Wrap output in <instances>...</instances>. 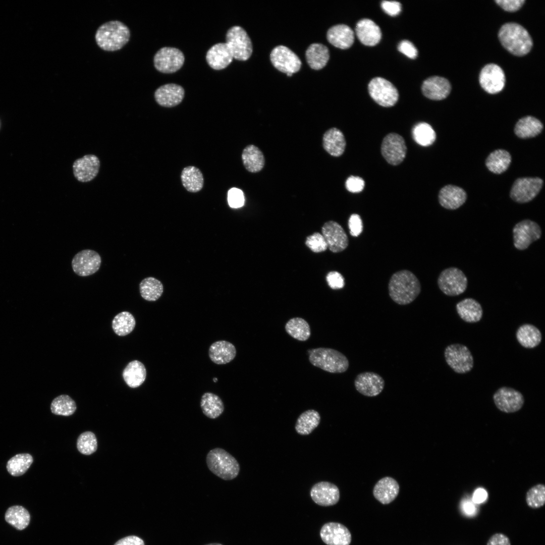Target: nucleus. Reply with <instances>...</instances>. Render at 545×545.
I'll use <instances>...</instances> for the list:
<instances>
[{
    "instance_id": "nucleus-12",
    "label": "nucleus",
    "mask_w": 545,
    "mask_h": 545,
    "mask_svg": "<svg viewBox=\"0 0 545 545\" xmlns=\"http://www.w3.org/2000/svg\"><path fill=\"white\" fill-rule=\"evenodd\" d=\"M185 61L184 55L179 49L164 47L159 49L153 58L154 66L158 71L172 73L179 70Z\"/></svg>"
},
{
    "instance_id": "nucleus-16",
    "label": "nucleus",
    "mask_w": 545,
    "mask_h": 545,
    "mask_svg": "<svg viewBox=\"0 0 545 545\" xmlns=\"http://www.w3.org/2000/svg\"><path fill=\"white\" fill-rule=\"evenodd\" d=\"M101 262L99 254L96 251L85 249L78 252L73 257L72 267L78 276L86 277L97 272Z\"/></svg>"
},
{
    "instance_id": "nucleus-35",
    "label": "nucleus",
    "mask_w": 545,
    "mask_h": 545,
    "mask_svg": "<svg viewBox=\"0 0 545 545\" xmlns=\"http://www.w3.org/2000/svg\"><path fill=\"white\" fill-rule=\"evenodd\" d=\"M305 56L310 67L316 70L322 69L330 58L328 47L320 43L310 45L306 51Z\"/></svg>"
},
{
    "instance_id": "nucleus-25",
    "label": "nucleus",
    "mask_w": 545,
    "mask_h": 545,
    "mask_svg": "<svg viewBox=\"0 0 545 545\" xmlns=\"http://www.w3.org/2000/svg\"><path fill=\"white\" fill-rule=\"evenodd\" d=\"M233 56L226 43H219L213 45L207 51L206 60L209 66L216 70H222L232 62Z\"/></svg>"
},
{
    "instance_id": "nucleus-59",
    "label": "nucleus",
    "mask_w": 545,
    "mask_h": 545,
    "mask_svg": "<svg viewBox=\"0 0 545 545\" xmlns=\"http://www.w3.org/2000/svg\"><path fill=\"white\" fill-rule=\"evenodd\" d=\"M486 545H511L509 537L502 533L493 535L487 541Z\"/></svg>"
},
{
    "instance_id": "nucleus-30",
    "label": "nucleus",
    "mask_w": 545,
    "mask_h": 545,
    "mask_svg": "<svg viewBox=\"0 0 545 545\" xmlns=\"http://www.w3.org/2000/svg\"><path fill=\"white\" fill-rule=\"evenodd\" d=\"M210 360L217 364H225L230 362L236 356V349L231 343L218 341L212 343L209 348Z\"/></svg>"
},
{
    "instance_id": "nucleus-39",
    "label": "nucleus",
    "mask_w": 545,
    "mask_h": 545,
    "mask_svg": "<svg viewBox=\"0 0 545 545\" xmlns=\"http://www.w3.org/2000/svg\"><path fill=\"white\" fill-rule=\"evenodd\" d=\"M200 407L203 413L210 419H215L219 417L225 409L221 398L210 392L205 393L202 396Z\"/></svg>"
},
{
    "instance_id": "nucleus-60",
    "label": "nucleus",
    "mask_w": 545,
    "mask_h": 545,
    "mask_svg": "<svg viewBox=\"0 0 545 545\" xmlns=\"http://www.w3.org/2000/svg\"><path fill=\"white\" fill-rule=\"evenodd\" d=\"M461 510L467 516H473L476 514L477 508L473 502L469 500H465L461 504Z\"/></svg>"
},
{
    "instance_id": "nucleus-29",
    "label": "nucleus",
    "mask_w": 545,
    "mask_h": 545,
    "mask_svg": "<svg viewBox=\"0 0 545 545\" xmlns=\"http://www.w3.org/2000/svg\"><path fill=\"white\" fill-rule=\"evenodd\" d=\"M326 38L328 41L334 46L343 49H347L354 42V33L348 26L338 24L328 30Z\"/></svg>"
},
{
    "instance_id": "nucleus-8",
    "label": "nucleus",
    "mask_w": 545,
    "mask_h": 545,
    "mask_svg": "<svg viewBox=\"0 0 545 545\" xmlns=\"http://www.w3.org/2000/svg\"><path fill=\"white\" fill-rule=\"evenodd\" d=\"M226 40L234 59L246 61L250 57L252 53V42L243 28L239 26L230 28L226 33Z\"/></svg>"
},
{
    "instance_id": "nucleus-10",
    "label": "nucleus",
    "mask_w": 545,
    "mask_h": 545,
    "mask_svg": "<svg viewBox=\"0 0 545 545\" xmlns=\"http://www.w3.org/2000/svg\"><path fill=\"white\" fill-rule=\"evenodd\" d=\"M368 89L371 98L381 106L390 107L398 101L399 94L397 88L384 78L372 79L368 84Z\"/></svg>"
},
{
    "instance_id": "nucleus-45",
    "label": "nucleus",
    "mask_w": 545,
    "mask_h": 545,
    "mask_svg": "<svg viewBox=\"0 0 545 545\" xmlns=\"http://www.w3.org/2000/svg\"><path fill=\"white\" fill-rule=\"evenodd\" d=\"M139 290L143 299L148 301H155L161 296L163 286L159 280L153 277H148L140 282Z\"/></svg>"
},
{
    "instance_id": "nucleus-28",
    "label": "nucleus",
    "mask_w": 545,
    "mask_h": 545,
    "mask_svg": "<svg viewBox=\"0 0 545 545\" xmlns=\"http://www.w3.org/2000/svg\"><path fill=\"white\" fill-rule=\"evenodd\" d=\"M398 482L393 478L386 476L379 479L375 484L373 494L374 498L383 504L393 502L399 493Z\"/></svg>"
},
{
    "instance_id": "nucleus-4",
    "label": "nucleus",
    "mask_w": 545,
    "mask_h": 545,
    "mask_svg": "<svg viewBox=\"0 0 545 545\" xmlns=\"http://www.w3.org/2000/svg\"><path fill=\"white\" fill-rule=\"evenodd\" d=\"M311 364L325 371L341 373L347 370L349 362L340 351L329 348L319 347L307 351Z\"/></svg>"
},
{
    "instance_id": "nucleus-2",
    "label": "nucleus",
    "mask_w": 545,
    "mask_h": 545,
    "mask_svg": "<svg viewBox=\"0 0 545 545\" xmlns=\"http://www.w3.org/2000/svg\"><path fill=\"white\" fill-rule=\"evenodd\" d=\"M130 32L123 22L118 21L107 22L97 29L95 39L102 50L114 51L121 49L129 41Z\"/></svg>"
},
{
    "instance_id": "nucleus-61",
    "label": "nucleus",
    "mask_w": 545,
    "mask_h": 545,
    "mask_svg": "<svg viewBox=\"0 0 545 545\" xmlns=\"http://www.w3.org/2000/svg\"><path fill=\"white\" fill-rule=\"evenodd\" d=\"M115 545H144L143 540L136 536H129L118 541Z\"/></svg>"
},
{
    "instance_id": "nucleus-51",
    "label": "nucleus",
    "mask_w": 545,
    "mask_h": 545,
    "mask_svg": "<svg viewBox=\"0 0 545 545\" xmlns=\"http://www.w3.org/2000/svg\"><path fill=\"white\" fill-rule=\"evenodd\" d=\"M305 243L311 250L316 253L324 251L328 248L325 240L319 233H314L307 237Z\"/></svg>"
},
{
    "instance_id": "nucleus-19",
    "label": "nucleus",
    "mask_w": 545,
    "mask_h": 545,
    "mask_svg": "<svg viewBox=\"0 0 545 545\" xmlns=\"http://www.w3.org/2000/svg\"><path fill=\"white\" fill-rule=\"evenodd\" d=\"M356 390L361 394L367 397H375L379 395L384 389L385 382L378 373L365 371L359 373L354 381Z\"/></svg>"
},
{
    "instance_id": "nucleus-34",
    "label": "nucleus",
    "mask_w": 545,
    "mask_h": 545,
    "mask_svg": "<svg viewBox=\"0 0 545 545\" xmlns=\"http://www.w3.org/2000/svg\"><path fill=\"white\" fill-rule=\"evenodd\" d=\"M519 343L526 348H534L541 342L542 335L540 330L531 324L525 323L520 326L516 333Z\"/></svg>"
},
{
    "instance_id": "nucleus-15",
    "label": "nucleus",
    "mask_w": 545,
    "mask_h": 545,
    "mask_svg": "<svg viewBox=\"0 0 545 545\" xmlns=\"http://www.w3.org/2000/svg\"><path fill=\"white\" fill-rule=\"evenodd\" d=\"M407 151L403 138L400 135L392 133L384 138L381 152L387 161L392 165L400 164L404 159Z\"/></svg>"
},
{
    "instance_id": "nucleus-54",
    "label": "nucleus",
    "mask_w": 545,
    "mask_h": 545,
    "mask_svg": "<svg viewBox=\"0 0 545 545\" xmlns=\"http://www.w3.org/2000/svg\"><path fill=\"white\" fill-rule=\"evenodd\" d=\"M326 281L329 286L334 290L341 289L344 286V279L338 271H333L328 273Z\"/></svg>"
},
{
    "instance_id": "nucleus-5",
    "label": "nucleus",
    "mask_w": 545,
    "mask_h": 545,
    "mask_svg": "<svg viewBox=\"0 0 545 545\" xmlns=\"http://www.w3.org/2000/svg\"><path fill=\"white\" fill-rule=\"evenodd\" d=\"M206 463L212 473L225 480L235 478L240 470L236 459L221 448H215L209 451L206 456Z\"/></svg>"
},
{
    "instance_id": "nucleus-53",
    "label": "nucleus",
    "mask_w": 545,
    "mask_h": 545,
    "mask_svg": "<svg viewBox=\"0 0 545 545\" xmlns=\"http://www.w3.org/2000/svg\"><path fill=\"white\" fill-rule=\"evenodd\" d=\"M348 226L350 234L354 237H357L362 232L363 224L360 216L357 214H353L349 217Z\"/></svg>"
},
{
    "instance_id": "nucleus-63",
    "label": "nucleus",
    "mask_w": 545,
    "mask_h": 545,
    "mask_svg": "<svg viewBox=\"0 0 545 545\" xmlns=\"http://www.w3.org/2000/svg\"><path fill=\"white\" fill-rule=\"evenodd\" d=\"M205 545H223V544H222L221 543H210L206 544H205Z\"/></svg>"
},
{
    "instance_id": "nucleus-27",
    "label": "nucleus",
    "mask_w": 545,
    "mask_h": 545,
    "mask_svg": "<svg viewBox=\"0 0 545 545\" xmlns=\"http://www.w3.org/2000/svg\"><path fill=\"white\" fill-rule=\"evenodd\" d=\"M356 34L364 45L372 46L380 40L382 32L379 27L372 20L363 19L359 20L355 27Z\"/></svg>"
},
{
    "instance_id": "nucleus-52",
    "label": "nucleus",
    "mask_w": 545,
    "mask_h": 545,
    "mask_svg": "<svg viewBox=\"0 0 545 545\" xmlns=\"http://www.w3.org/2000/svg\"><path fill=\"white\" fill-rule=\"evenodd\" d=\"M228 201L232 208H239L244 203V194L242 190L236 188L230 189L228 193Z\"/></svg>"
},
{
    "instance_id": "nucleus-7",
    "label": "nucleus",
    "mask_w": 545,
    "mask_h": 545,
    "mask_svg": "<svg viewBox=\"0 0 545 545\" xmlns=\"http://www.w3.org/2000/svg\"><path fill=\"white\" fill-rule=\"evenodd\" d=\"M444 357L447 364L456 373H466L473 367V356L464 345L456 343L448 346L444 351Z\"/></svg>"
},
{
    "instance_id": "nucleus-18",
    "label": "nucleus",
    "mask_w": 545,
    "mask_h": 545,
    "mask_svg": "<svg viewBox=\"0 0 545 545\" xmlns=\"http://www.w3.org/2000/svg\"><path fill=\"white\" fill-rule=\"evenodd\" d=\"M100 167V160L97 156L93 154H86L74 161L73 175L78 181L88 182L97 176Z\"/></svg>"
},
{
    "instance_id": "nucleus-31",
    "label": "nucleus",
    "mask_w": 545,
    "mask_h": 545,
    "mask_svg": "<svg viewBox=\"0 0 545 545\" xmlns=\"http://www.w3.org/2000/svg\"><path fill=\"white\" fill-rule=\"evenodd\" d=\"M457 312L464 321L474 323L480 321L483 315V309L480 304L471 298H465L456 305Z\"/></svg>"
},
{
    "instance_id": "nucleus-64",
    "label": "nucleus",
    "mask_w": 545,
    "mask_h": 545,
    "mask_svg": "<svg viewBox=\"0 0 545 545\" xmlns=\"http://www.w3.org/2000/svg\"><path fill=\"white\" fill-rule=\"evenodd\" d=\"M217 379L216 378H213V381H214V382H217Z\"/></svg>"
},
{
    "instance_id": "nucleus-41",
    "label": "nucleus",
    "mask_w": 545,
    "mask_h": 545,
    "mask_svg": "<svg viewBox=\"0 0 545 545\" xmlns=\"http://www.w3.org/2000/svg\"><path fill=\"white\" fill-rule=\"evenodd\" d=\"M320 421V416L317 411L308 410L298 417L295 428L296 432L300 435H308L318 426Z\"/></svg>"
},
{
    "instance_id": "nucleus-57",
    "label": "nucleus",
    "mask_w": 545,
    "mask_h": 545,
    "mask_svg": "<svg viewBox=\"0 0 545 545\" xmlns=\"http://www.w3.org/2000/svg\"><path fill=\"white\" fill-rule=\"evenodd\" d=\"M496 3L506 11L518 10L525 3L524 0H496Z\"/></svg>"
},
{
    "instance_id": "nucleus-38",
    "label": "nucleus",
    "mask_w": 545,
    "mask_h": 545,
    "mask_svg": "<svg viewBox=\"0 0 545 545\" xmlns=\"http://www.w3.org/2000/svg\"><path fill=\"white\" fill-rule=\"evenodd\" d=\"M181 179L184 188L190 192H199L203 188V174L198 168L194 166L184 168L181 172Z\"/></svg>"
},
{
    "instance_id": "nucleus-20",
    "label": "nucleus",
    "mask_w": 545,
    "mask_h": 545,
    "mask_svg": "<svg viewBox=\"0 0 545 545\" xmlns=\"http://www.w3.org/2000/svg\"><path fill=\"white\" fill-rule=\"evenodd\" d=\"M321 230L328 248L332 252H342L348 246L349 240L346 233L337 222L333 221L326 222Z\"/></svg>"
},
{
    "instance_id": "nucleus-36",
    "label": "nucleus",
    "mask_w": 545,
    "mask_h": 545,
    "mask_svg": "<svg viewBox=\"0 0 545 545\" xmlns=\"http://www.w3.org/2000/svg\"><path fill=\"white\" fill-rule=\"evenodd\" d=\"M122 374L127 385L130 388H135L141 386L145 381L146 370L144 364L136 360L128 364Z\"/></svg>"
},
{
    "instance_id": "nucleus-26",
    "label": "nucleus",
    "mask_w": 545,
    "mask_h": 545,
    "mask_svg": "<svg viewBox=\"0 0 545 545\" xmlns=\"http://www.w3.org/2000/svg\"><path fill=\"white\" fill-rule=\"evenodd\" d=\"M439 201L445 208L455 210L462 206L467 199V194L462 188L455 185L443 187L439 194Z\"/></svg>"
},
{
    "instance_id": "nucleus-33",
    "label": "nucleus",
    "mask_w": 545,
    "mask_h": 545,
    "mask_svg": "<svg viewBox=\"0 0 545 545\" xmlns=\"http://www.w3.org/2000/svg\"><path fill=\"white\" fill-rule=\"evenodd\" d=\"M543 128V124L538 119L528 116L517 121L514 127V133L520 138H529L538 135Z\"/></svg>"
},
{
    "instance_id": "nucleus-44",
    "label": "nucleus",
    "mask_w": 545,
    "mask_h": 545,
    "mask_svg": "<svg viewBox=\"0 0 545 545\" xmlns=\"http://www.w3.org/2000/svg\"><path fill=\"white\" fill-rule=\"evenodd\" d=\"M285 328L290 336L300 341L307 340L311 335L309 324L301 317H294L289 319L286 323Z\"/></svg>"
},
{
    "instance_id": "nucleus-43",
    "label": "nucleus",
    "mask_w": 545,
    "mask_h": 545,
    "mask_svg": "<svg viewBox=\"0 0 545 545\" xmlns=\"http://www.w3.org/2000/svg\"><path fill=\"white\" fill-rule=\"evenodd\" d=\"M6 521L18 530H23L29 524L30 516L28 511L19 505L9 508L5 514Z\"/></svg>"
},
{
    "instance_id": "nucleus-40",
    "label": "nucleus",
    "mask_w": 545,
    "mask_h": 545,
    "mask_svg": "<svg viewBox=\"0 0 545 545\" xmlns=\"http://www.w3.org/2000/svg\"><path fill=\"white\" fill-rule=\"evenodd\" d=\"M511 162V156L506 150L499 149L491 152L485 160V165L493 173L500 174L506 171Z\"/></svg>"
},
{
    "instance_id": "nucleus-55",
    "label": "nucleus",
    "mask_w": 545,
    "mask_h": 545,
    "mask_svg": "<svg viewBox=\"0 0 545 545\" xmlns=\"http://www.w3.org/2000/svg\"><path fill=\"white\" fill-rule=\"evenodd\" d=\"M346 187L351 192L358 193L363 189L364 181L359 177L351 176L346 180Z\"/></svg>"
},
{
    "instance_id": "nucleus-58",
    "label": "nucleus",
    "mask_w": 545,
    "mask_h": 545,
    "mask_svg": "<svg viewBox=\"0 0 545 545\" xmlns=\"http://www.w3.org/2000/svg\"><path fill=\"white\" fill-rule=\"evenodd\" d=\"M381 7L385 13L391 16L398 15L401 11V4L395 1H384L382 2Z\"/></svg>"
},
{
    "instance_id": "nucleus-42",
    "label": "nucleus",
    "mask_w": 545,
    "mask_h": 545,
    "mask_svg": "<svg viewBox=\"0 0 545 545\" xmlns=\"http://www.w3.org/2000/svg\"><path fill=\"white\" fill-rule=\"evenodd\" d=\"M33 462L32 456L29 453H20L11 458L7 462L6 469L13 476L23 475Z\"/></svg>"
},
{
    "instance_id": "nucleus-22",
    "label": "nucleus",
    "mask_w": 545,
    "mask_h": 545,
    "mask_svg": "<svg viewBox=\"0 0 545 545\" xmlns=\"http://www.w3.org/2000/svg\"><path fill=\"white\" fill-rule=\"evenodd\" d=\"M310 495L315 503L323 507L333 506L340 499L339 488L329 481H320L314 484L311 488Z\"/></svg>"
},
{
    "instance_id": "nucleus-62",
    "label": "nucleus",
    "mask_w": 545,
    "mask_h": 545,
    "mask_svg": "<svg viewBox=\"0 0 545 545\" xmlns=\"http://www.w3.org/2000/svg\"><path fill=\"white\" fill-rule=\"evenodd\" d=\"M487 498V492L482 488H478L473 493L472 501L474 503L478 504L484 502Z\"/></svg>"
},
{
    "instance_id": "nucleus-11",
    "label": "nucleus",
    "mask_w": 545,
    "mask_h": 545,
    "mask_svg": "<svg viewBox=\"0 0 545 545\" xmlns=\"http://www.w3.org/2000/svg\"><path fill=\"white\" fill-rule=\"evenodd\" d=\"M543 180L538 177H523L516 179L512 185L510 196L519 203L533 200L540 192Z\"/></svg>"
},
{
    "instance_id": "nucleus-56",
    "label": "nucleus",
    "mask_w": 545,
    "mask_h": 545,
    "mask_svg": "<svg viewBox=\"0 0 545 545\" xmlns=\"http://www.w3.org/2000/svg\"><path fill=\"white\" fill-rule=\"evenodd\" d=\"M398 49L400 52L411 59H415L417 56L416 47L409 40L401 41L398 45Z\"/></svg>"
},
{
    "instance_id": "nucleus-24",
    "label": "nucleus",
    "mask_w": 545,
    "mask_h": 545,
    "mask_svg": "<svg viewBox=\"0 0 545 545\" xmlns=\"http://www.w3.org/2000/svg\"><path fill=\"white\" fill-rule=\"evenodd\" d=\"M422 91L427 98L432 100H442L446 98L451 91L449 81L440 76L430 77L424 81Z\"/></svg>"
},
{
    "instance_id": "nucleus-9",
    "label": "nucleus",
    "mask_w": 545,
    "mask_h": 545,
    "mask_svg": "<svg viewBox=\"0 0 545 545\" xmlns=\"http://www.w3.org/2000/svg\"><path fill=\"white\" fill-rule=\"evenodd\" d=\"M512 232L514 246L519 250L528 248L533 242L540 238L542 233L539 225L529 219L517 223Z\"/></svg>"
},
{
    "instance_id": "nucleus-50",
    "label": "nucleus",
    "mask_w": 545,
    "mask_h": 545,
    "mask_svg": "<svg viewBox=\"0 0 545 545\" xmlns=\"http://www.w3.org/2000/svg\"><path fill=\"white\" fill-rule=\"evenodd\" d=\"M526 502L527 505L533 509L542 507L545 503L544 484L538 483L530 488L526 493Z\"/></svg>"
},
{
    "instance_id": "nucleus-47",
    "label": "nucleus",
    "mask_w": 545,
    "mask_h": 545,
    "mask_svg": "<svg viewBox=\"0 0 545 545\" xmlns=\"http://www.w3.org/2000/svg\"><path fill=\"white\" fill-rule=\"evenodd\" d=\"M76 409L75 402L67 395L57 397L50 405L51 412L57 415L70 416L74 413Z\"/></svg>"
},
{
    "instance_id": "nucleus-14",
    "label": "nucleus",
    "mask_w": 545,
    "mask_h": 545,
    "mask_svg": "<svg viewBox=\"0 0 545 545\" xmlns=\"http://www.w3.org/2000/svg\"><path fill=\"white\" fill-rule=\"evenodd\" d=\"M493 400L497 408L506 413L519 411L524 403V397L520 392L507 387L498 389L493 395Z\"/></svg>"
},
{
    "instance_id": "nucleus-23",
    "label": "nucleus",
    "mask_w": 545,
    "mask_h": 545,
    "mask_svg": "<svg viewBox=\"0 0 545 545\" xmlns=\"http://www.w3.org/2000/svg\"><path fill=\"white\" fill-rule=\"evenodd\" d=\"M183 88L176 84H167L160 86L154 93V98L160 105L172 107L180 104L184 97Z\"/></svg>"
},
{
    "instance_id": "nucleus-3",
    "label": "nucleus",
    "mask_w": 545,
    "mask_h": 545,
    "mask_svg": "<svg viewBox=\"0 0 545 545\" xmlns=\"http://www.w3.org/2000/svg\"><path fill=\"white\" fill-rule=\"evenodd\" d=\"M498 37L502 45L515 56L526 54L531 50L533 44L528 31L516 23L504 24L500 29Z\"/></svg>"
},
{
    "instance_id": "nucleus-37",
    "label": "nucleus",
    "mask_w": 545,
    "mask_h": 545,
    "mask_svg": "<svg viewBox=\"0 0 545 545\" xmlns=\"http://www.w3.org/2000/svg\"><path fill=\"white\" fill-rule=\"evenodd\" d=\"M242 159L245 169L251 173L261 171L265 162L262 152L254 145H249L245 147L242 151Z\"/></svg>"
},
{
    "instance_id": "nucleus-17",
    "label": "nucleus",
    "mask_w": 545,
    "mask_h": 545,
    "mask_svg": "<svg viewBox=\"0 0 545 545\" xmlns=\"http://www.w3.org/2000/svg\"><path fill=\"white\" fill-rule=\"evenodd\" d=\"M479 81L481 87L486 92L490 94H495L504 88L505 75L500 66L495 64H489L481 69Z\"/></svg>"
},
{
    "instance_id": "nucleus-48",
    "label": "nucleus",
    "mask_w": 545,
    "mask_h": 545,
    "mask_svg": "<svg viewBox=\"0 0 545 545\" xmlns=\"http://www.w3.org/2000/svg\"><path fill=\"white\" fill-rule=\"evenodd\" d=\"M414 140L419 145L427 146L431 145L436 139V134L431 126L426 123L416 125L412 130Z\"/></svg>"
},
{
    "instance_id": "nucleus-32",
    "label": "nucleus",
    "mask_w": 545,
    "mask_h": 545,
    "mask_svg": "<svg viewBox=\"0 0 545 545\" xmlns=\"http://www.w3.org/2000/svg\"><path fill=\"white\" fill-rule=\"evenodd\" d=\"M323 146L331 155L336 157L341 155L346 147V140L343 133L336 128L328 130L323 136Z\"/></svg>"
},
{
    "instance_id": "nucleus-6",
    "label": "nucleus",
    "mask_w": 545,
    "mask_h": 545,
    "mask_svg": "<svg viewBox=\"0 0 545 545\" xmlns=\"http://www.w3.org/2000/svg\"><path fill=\"white\" fill-rule=\"evenodd\" d=\"M438 285L441 291L449 296H455L463 293L468 286L467 278L464 273L456 267L444 269L438 279Z\"/></svg>"
},
{
    "instance_id": "nucleus-46",
    "label": "nucleus",
    "mask_w": 545,
    "mask_h": 545,
    "mask_svg": "<svg viewBox=\"0 0 545 545\" xmlns=\"http://www.w3.org/2000/svg\"><path fill=\"white\" fill-rule=\"evenodd\" d=\"M135 324V319L133 315L129 312L123 311L114 318L112 328L117 335L124 336L133 331Z\"/></svg>"
},
{
    "instance_id": "nucleus-21",
    "label": "nucleus",
    "mask_w": 545,
    "mask_h": 545,
    "mask_svg": "<svg viewBox=\"0 0 545 545\" xmlns=\"http://www.w3.org/2000/svg\"><path fill=\"white\" fill-rule=\"evenodd\" d=\"M319 534L322 541L326 545H349L351 534L344 525L334 522L324 524Z\"/></svg>"
},
{
    "instance_id": "nucleus-1",
    "label": "nucleus",
    "mask_w": 545,
    "mask_h": 545,
    "mask_svg": "<svg viewBox=\"0 0 545 545\" xmlns=\"http://www.w3.org/2000/svg\"><path fill=\"white\" fill-rule=\"evenodd\" d=\"M389 294L392 300L400 305L413 302L421 292L420 283L411 271L403 269L391 276L388 284Z\"/></svg>"
},
{
    "instance_id": "nucleus-13",
    "label": "nucleus",
    "mask_w": 545,
    "mask_h": 545,
    "mask_svg": "<svg viewBox=\"0 0 545 545\" xmlns=\"http://www.w3.org/2000/svg\"><path fill=\"white\" fill-rule=\"evenodd\" d=\"M270 61L279 71L291 76L298 72L301 66L298 57L291 49L284 45L275 47L270 54Z\"/></svg>"
},
{
    "instance_id": "nucleus-49",
    "label": "nucleus",
    "mask_w": 545,
    "mask_h": 545,
    "mask_svg": "<svg viewBox=\"0 0 545 545\" xmlns=\"http://www.w3.org/2000/svg\"><path fill=\"white\" fill-rule=\"evenodd\" d=\"M77 448L84 455H89L94 453L97 449V441L94 433L87 431L80 434L77 441Z\"/></svg>"
}]
</instances>
